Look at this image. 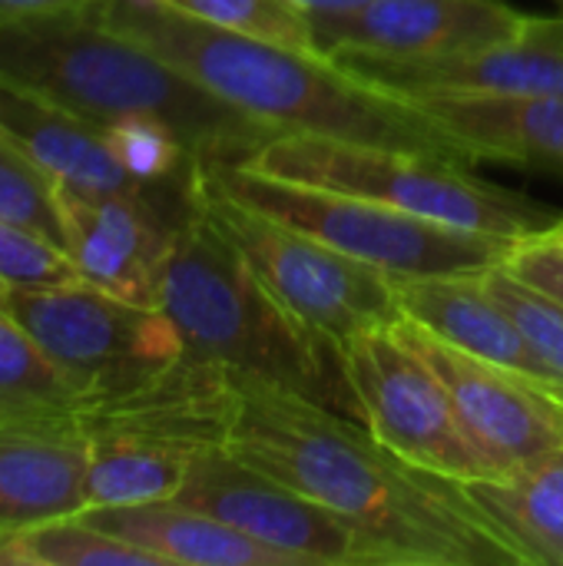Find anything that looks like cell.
<instances>
[{
  "mask_svg": "<svg viewBox=\"0 0 563 566\" xmlns=\"http://www.w3.org/2000/svg\"><path fill=\"white\" fill-rule=\"evenodd\" d=\"M322 53L438 56L511 40L531 20L508 0H368L348 10H315Z\"/></svg>",
  "mask_w": 563,
  "mask_h": 566,
  "instance_id": "cell-14",
  "label": "cell"
},
{
  "mask_svg": "<svg viewBox=\"0 0 563 566\" xmlns=\"http://www.w3.org/2000/svg\"><path fill=\"white\" fill-rule=\"evenodd\" d=\"M13 566H163L149 551L133 547L90 521L60 517L13 537Z\"/></svg>",
  "mask_w": 563,
  "mask_h": 566,
  "instance_id": "cell-23",
  "label": "cell"
},
{
  "mask_svg": "<svg viewBox=\"0 0 563 566\" xmlns=\"http://www.w3.org/2000/svg\"><path fill=\"white\" fill-rule=\"evenodd\" d=\"M163 3L236 33H249L302 50H319L312 33V17L295 0H163Z\"/></svg>",
  "mask_w": 563,
  "mask_h": 566,
  "instance_id": "cell-26",
  "label": "cell"
},
{
  "mask_svg": "<svg viewBox=\"0 0 563 566\" xmlns=\"http://www.w3.org/2000/svg\"><path fill=\"white\" fill-rule=\"evenodd\" d=\"M242 163L292 182L365 196L441 226L498 239H528L563 219L554 206L475 176L468 163L402 146L282 133Z\"/></svg>",
  "mask_w": 563,
  "mask_h": 566,
  "instance_id": "cell-5",
  "label": "cell"
},
{
  "mask_svg": "<svg viewBox=\"0 0 563 566\" xmlns=\"http://www.w3.org/2000/svg\"><path fill=\"white\" fill-rule=\"evenodd\" d=\"M80 517L149 551L163 566H299L292 557L176 497L126 507H90Z\"/></svg>",
  "mask_w": 563,
  "mask_h": 566,
  "instance_id": "cell-19",
  "label": "cell"
},
{
  "mask_svg": "<svg viewBox=\"0 0 563 566\" xmlns=\"http://www.w3.org/2000/svg\"><path fill=\"white\" fill-rule=\"evenodd\" d=\"M302 10L315 13V10H348V7H362L368 0H295Z\"/></svg>",
  "mask_w": 563,
  "mask_h": 566,
  "instance_id": "cell-31",
  "label": "cell"
},
{
  "mask_svg": "<svg viewBox=\"0 0 563 566\" xmlns=\"http://www.w3.org/2000/svg\"><path fill=\"white\" fill-rule=\"evenodd\" d=\"M93 0H0V17H23V13H53L86 7Z\"/></svg>",
  "mask_w": 563,
  "mask_h": 566,
  "instance_id": "cell-30",
  "label": "cell"
},
{
  "mask_svg": "<svg viewBox=\"0 0 563 566\" xmlns=\"http://www.w3.org/2000/svg\"><path fill=\"white\" fill-rule=\"evenodd\" d=\"M90 438L76 421H0V531L86 511Z\"/></svg>",
  "mask_w": 563,
  "mask_h": 566,
  "instance_id": "cell-15",
  "label": "cell"
},
{
  "mask_svg": "<svg viewBox=\"0 0 563 566\" xmlns=\"http://www.w3.org/2000/svg\"><path fill=\"white\" fill-rule=\"evenodd\" d=\"M226 448L348 521L388 566L524 564L461 481L408 464L368 424L289 388L236 375Z\"/></svg>",
  "mask_w": 563,
  "mask_h": 566,
  "instance_id": "cell-1",
  "label": "cell"
},
{
  "mask_svg": "<svg viewBox=\"0 0 563 566\" xmlns=\"http://www.w3.org/2000/svg\"><path fill=\"white\" fill-rule=\"evenodd\" d=\"M0 129L60 186L86 192L156 189L126 176L110 153L103 126L70 113L66 106L0 80Z\"/></svg>",
  "mask_w": 563,
  "mask_h": 566,
  "instance_id": "cell-18",
  "label": "cell"
},
{
  "mask_svg": "<svg viewBox=\"0 0 563 566\" xmlns=\"http://www.w3.org/2000/svg\"><path fill=\"white\" fill-rule=\"evenodd\" d=\"M176 501L192 504L299 566H388L385 554L348 521L262 474L226 444L202 448Z\"/></svg>",
  "mask_w": 563,
  "mask_h": 566,
  "instance_id": "cell-10",
  "label": "cell"
},
{
  "mask_svg": "<svg viewBox=\"0 0 563 566\" xmlns=\"http://www.w3.org/2000/svg\"><path fill=\"white\" fill-rule=\"evenodd\" d=\"M159 308L189 358L312 398L365 424L338 342L302 322L212 222L199 182L163 272Z\"/></svg>",
  "mask_w": 563,
  "mask_h": 566,
  "instance_id": "cell-4",
  "label": "cell"
},
{
  "mask_svg": "<svg viewBox=\"0 0 563 566\" xmlns=\"http://www.w3.org/2000/svg\"><path fill=\"white\" fill-rule=\"evenodd\" d=\"M488 289L494 298L511 312L521 335L534 348V355L551 368V375L563 385V305L557 298L538 292L534 285L521 282L504 262L484 272Z\"/></svg>",
  "mask_w": 563,
  "mask_h": 566,
  "instance_id": "cell-27",
  "label": "cell"
},
{
  "mask_svg": "<svg viewBox=\"0 0 563 566\" xmlns=\"http://www.w3.org/2000/svg\"><path fill=\"white\" fill-rule=\"evenodd\" d=\"M90 10L209 93L282 133L402 146L475 166L411 99L355 76L329 53L236 33L163 0H93Z\"/></svg>",
  "mask_w": 563,
  "mask_h": 566,
  "instance_id": "cell-2",
  "label": "cell"
},
{
  "mask_svg": "<svg viewBox=\"0 0 563 566\" xmlns=\"http://www.w3.org/2000/svg\"><path fill=\"white\" fill-rule=\"evenodd\" d=\"M83 395L0 308V421H76Z\"/></svg>",
  "mask_w": 563,
  "mask_h": 566,
  "instance_id": "cell-22",
  "label": "cell"
},
{
  "mask_svg": "<svg viewBox=\"0 0 563 566\" xmlns=\"http://www.w3.org/2000/svg\"><path fill=\"white\" fill-rule=\"evenodd\" d=\"M196 196V172L183 186L136 192H86L60 186L66 252L83 282L136 305H156L176 229Z\"/></svg>",
  "mask_w": 563,
  "mask_h": 566,
  "instance_id": "cell-11",
  "label": "cell"
},
{
  "mask_svg": "<svg viewBox=\"0 0 563 566\" xmlns=\"http://www.w3.org/2000/svg\"><path fill=\"white\" fill-rule=\"evenodd\" d=\"M551 229H554L557 235H563V219H561V222H557V226H551Z\"/></svg>",
  "mask_w": 563,
  "mask_h": 566,
  "instance_id": "cell-33",
  "label": "cell"
},
{
  "mask_svg": "<svg viewBox=\"0 0 563 566\" xmlns=\"http://www.w3.org/2000/svg\"><path fill=\"white\" fill-rule=\"evenodd\" d=\"M405 342L435 368L471 441L501 478L563 448V395L478 355H468L428 328L395 322Z\"/></svg>",
  "mask_w": 563,
  "mask_h": 566,
  "instance_id": "cell-12",
  "label": "cell"
},
{
  "mask_svg": "<svg viewBox=\"0 0 563 566\" xmlns=\"http://www.w3.org/2000/svg\"><path fill=\"white\" fill-rule=\"evenodd\" d=\"M0 80L40 93L106 126L126 116L169 123L196 159L242 163L282 136L169 60L103 23L90 3L53 13L0 17Z\"/></svg>",
  "mask_w": 563,
  "mask_h": 566,
  "instance_id": "cell-3",
  "label": "cell"
},
{
  "mask_svg": "<svg viewBox=\"0 0 563 566\" xmlns=\"http://www.w3.org/2000/svg\"><path fill=\"white\" fill-rule=\"evenodd\" d=\"M0 308L17 318L83 401L133 391L186 355L163 308L126 302L90 282L0 285Z\"/></svg>",
  "mask_w": 563,
  "mask_h": 566,
  "instance_id": "cell-7",
  "label": "cell"
},
{
  "mask_svg": "<svg viewBox=\"0 0 563 566\" xmlns=\"http://www.w3.org/2000/svg\"><path fill=\"white\" fill-rule=\"evenodd\" d=\"M355 76L395 93H563V17H531L511 40L438 56H332Z\"/></svg>",
  "mask_w": 563,
  "mask_h": 566,
  "instance_id": "cell-13",
  "label": "cell"
},
{
  "mask_svg": "<svg viewBox=\"0 0 563 566\" xmlns=\"http://www.w3.org/2000/svg\"><path fill=\"white\" fill-rule=\"evenodd\" d=\"M196 182L212 222L242 252L252 272L275 292V298L332 342L345 345L368 328L395 325L402 318L395 279L382 269L229 199L202 179L199 163Z\"/></svg>",
  "mask_w": 563,
  "mask_h": 566,
  "instance_id": "cell-8",
  "label": "cell"
},
{
  "mask_svg": "<svg viewBox=\"0 0 563 566\" xmlns=\"http://www.w3.org/2000/svg\"><path fill=\"white\" fill-rule=\"evenodd\" d=\"M342 352L365 424L385 448L461 484L501 478L465 431L435 368L405 342L398 325L368 328L348 338Z\"/></svg>",
  "mask_w": 563,
  "mask_h": 566,
  "instance_id": "cell-9",
  "label": "cell"
},
{
  "mask_svg": "<svg viewBox=\"0 0 563 566\" xmlns=\"http://www.w3.org/2000/svg\"><path fill=\"white\" fill-rule=\"evenodd\" d=\"M0 219L37 229L66 249L60 182L46 176L3 129H0Z\"/></svg>",
  "mask_w": 563,
  "mask_h": 566,
  "instance_id": "cell-25",
  "label": "cell"
},
{
  "mask_svg": "<svg viewBox=\"0 0 563 566\" xmlns=\"http://www.w3.org/2000/svg\"><path fill=\"white\" fill-rule=\"evenodd\" d=\"M196 454L199 451L139 441V438H116V434L90 438L86 511L173 501L186 484Z\"/></svg>",
  "mask_w": 563,
  "mask_h": 566,
  "instance_id": "cell-21",
  "label": "cell"
},
{
  "mask_svg": "<svg viewBox=\"0 0 563 566\" xmlns=\"http://www.w3.org/2000/svg\"><path fill=\"white\" fill-rule=\"evenodd\" d=\"M395 295H398L402 315L428 328L441 342L468 355H478L484 361H494L501 368H511L563 395L561 381L534 355V348L521 335L511 312L488 289L484 272L395 279Z\"/></svg>",
  "mask_w": 563,
  "mask_h": 566,
  "instance_id": "cell-17",
  "label": "cell"
},
{
  "mask_svg": "<svg viewBox=\"0 0 563 566\" xmlns=\"http://www.w3.org/2000/svg\"><path fill=\"white\" fill-rule=\"evenodd\" d=\"M110 153L129 179L143 186H183L196 172V156L186 139L163 119L126 116L103 126Z\"/></svg>",
  "mask_w": 563,
  "mask_h": 566,
  "instance_id": "cell-24",
  "label": "cell"
},
{
  "mask_svg": "<svg viewBox=\"0 0 563 566\" xmlns=\"http://www.w3.org/2000/svg\"><path fill=\"white\" fill-rule=\"evenodd\" d=\"M66 282H83V279L63 245L40 235L37 229L0 219V285L33 289V285H66Z\"/></svg>",
  "mask_w": 563,
  "mask_h": 566,
  "instance_id": "cell-28",
  "label": "cell"
},
{
  "mask_svg": "<svg viewBox=\"0 0 563 566\" xmlns=\"http://www.w3.org/2000/svg\"><path fill=\"white\" fill-rule=\"evenodd\" d=\"M202 179L229 199L265 212L392 279L488 272L504 262L514 239L441 226L395 206L292 182L232 159H196Z\"/></svg>",
  "mask_w": 563,
  "mask_h": 566,
  "instance_id": "cell-6",
  "label": "cell"
},
{
  "mask_svg": "<svg viewBox=\"0 0 563 566\" xmlns=\"http://www.w3.org/2000/svg\"><path fill=\"white\" fill-rule=\"evenodd\" d=\"M13 537L17 534L0 531V566H13Z\"/></svg>",
  "mask_w": 563,
  "mask_h": 566,
  "instance_id": "cell-32",
  "label": "cell"
},
{
  "mask_svg": "<svg viewBox=\"0 0 563 566\" xmlns=\"http://www.w3.org/2000/svg\"><path fill=\"white\" fill-rule=\"evenodd\" d=\"M411 99L471 163H514L563 176V93H421Z\"/></svg>",
  "mask_w": 563,
  "mask_h": 566,
  "instance_id": "cell-16",
  "label": "cell"
},
{
  "mask_svg": "<svg viewBox=\"0 0 563 566\" xmlns=\"http://www.w3.org/2000/svg\"><path fill=\"white\" fill-rule=\"evenodd\" d=\"M557 3H561V7H563V0H557Z\"/></svg>",
  "mask_w": 563,
  "mask_h": 566,
  "instance_id": "cell-34",
  "label": "cell"
},
{
  "mask_svg": "<svg viewBox=\"0 0 563 566\" xmlns=\"http://www.w3.org/2000/svg\"><path fill=\"white\" fill-rule=\"evenodd\" d=\"M461 488L524 564L563 566V448L508 478Z\"/></svg>",
  "mask_w": 563,
  "mask_h": 566,
  "instance_id": "cell-20",
  "label": "cell"
},
{
  "mask_svg": "<svg viewBox=\"0 0 563 566\" xmlns=\"http://www.w3.org/2000/svg\"><path fill=\"white\" fill-rule=\"evenodd\" d=\"M504 265L538 292L557 298L563 305V235L544 229L528 239H514L504 255Z\"/></svg>",
  "mask_w": 563,
  "mask_h": 566,
  "instance_id": "cell-29",
  "label": "cell"
}]
</instances>
